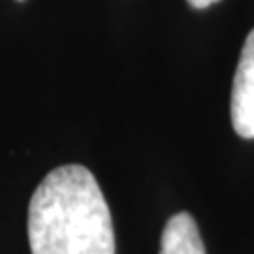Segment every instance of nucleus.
Segmentation results:
<instances>
[{"label": "nucleus", "instance_id": "39448f33", "mask_svg": "<svg viewBox=\"0 0 254 254\" xmlns=\"http://www.w3.org/2000/svg\"><path fill=\"white\" fill-rule=\"evenodd\" d=\"M17 2H25V0H17Z\"/></svg>", "mask_w": 254, "mask_h": 254}, {"label": "nucleus", "instance_id": "7ed1b4c3", "mask_svg": "<svg viewBox=\"0 0 254 254\" xmlns=\"http://www.w3.org/2000/svg\"><path fill=\"white\" fill-rule=\"evenodd\" d=\"M160 254H205L200 230L189 213L173 215L162 232Z\"/></svg>", "mask_w": 254, "mask_h": 254}, {"label": "nucleus", "instance_id": "f257e3e1", "mask_svg": "<svg viewBox=\"0 0 254 254\" xmlns=\"http://www.w3.org/2000/svg\"><path fill=\"white\" fill-rule=\"evenodd\" d=\"M32 254H115L108 201L85 166H61L46 175L28 203Z\"/></svg>", "mask_w": 254, "mask_h": 254}, {"label": "nucleus", "instance_id": "20e7f679", "mask_svg": "<svg viewBox=\"0 0 254 254\" xmlns=\"http://www.w3.org/2000/svg\"><path fill=\"white\" fill-rule=\"evenodd\" d=\"M189 4H190L192 8L196 9H205L209 8V6H213V4H217V2H220V0H187Z\"/></svg>", "mask_w": 254, "mask_h": 254}, {"label": "nucleus", "instance_id": "f03ea898", "mask_svg": "<svg viewBox=\"0 0 254 254\" xmlns=\"http://www.w3.org/2000/svg\"><path fill=\"white\" fill-rule=\"evenodd\" d=\"M232 125L237 136L254 139V28L247 36L234 75Z\"/></svg>", "mask_w": 254, "mask_h": 254}]
</instances>
